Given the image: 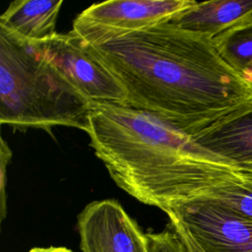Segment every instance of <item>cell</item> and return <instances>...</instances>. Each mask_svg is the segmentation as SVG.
Returning a JSON list of instances; mask_svg holds the SVG:
<instances>
[{
	"label": "cell",
	"mask_w": 252,
	"mask_h": 252,
	"mask_svg": "<svg viewBox=\"0 0 252 252\" xmlns=\"http://www.w3.org/2000/svg\"><path fill=\"white\" fill-rule=\"evenodd\" d=\"M77 224L83 252H151L147 233L116 200L88 204Z\"/></svg>",
	"instance_id": "52a82bcc"
},
{
	"label": "cell",
	"mask_w": 252,
	"mask_h": 252,
	"mask_svg": "<svg viewBox=\"0 0 252 252\" xmlns=\"http://www.w3.org/2000/svg\"><path fill=\"white\" fill-rule=\"evenodd\" d=\"M220 56L245 77L252 64V16L213 38Z\"/></svg>",
	"instance_id": "8fae6325"
},
{
	"label": "cell",
	"mask_w": 252,
	"mask_h": 252,
	"mask_svg": "<svg viewBox=\"0 0 252 252\" xmlns=\"http://www.w3.org/2000/svg\"><path fill=\"white\" fill-rule=\"evenodd\" d=\"M62 0L13 1L0 17V28L28 42L49 40L56 32Z\"/></svg>",
	"instance_id": "30bf717a"
},
{
	"label": "cell",
	"mask_w": 252,
	"mask_h": 252,
	"mask_svg": "<svg viewBox=\"0 0 252 252\" xmlns=\"http://www.w3.org/2000/svg\"><path fill=\"white\" fill-rule=\"evenodd\" d=\"M200 201L219 204L252 220V172L239 170Z\"/></svg>",
	"instance_id": "7c38bea8"
},
{
	"label": "cell",
	"mask_w": 252,
	"mask_h": 252,
	"mask_svg": "<svg viewBox=\"0 0 252 252\" xmlns=\"http://www.w3.org/2000/svg\"><path fill=\"white\" fill-rule=\"evenodd\" d=\"M83 44L124 87L125 105L191 137L252 102V82L226 63L212 38L168 22Z\"/></svg>",
	"instance_id": "6da1fadb"
},
{
	"label": "cell",
	"mask_w": 252,
	"mask_h": 252,
	"mask_svg": "<svg viewBox=\"0 0 252 252\" xmlns=\"http://www.w3.org/2000/svg\"><path fill=\"white\" fill-rule=\"evenodd\" d=\"M165 214L203 252H252V220L219 204L195 201Z\"/></svg>",
	"instance_id": "5b68a950"
},
{
	"label": "cell",
	"mask_w": 252,
	"mask_h": 252,
	"mask_svg": "<svg viewBox=\"0 0 252 252\" xmlns=\"http://www.w3.org/2000/svg\"><path fill=\"white\" fill-rule=\"evenodd\" d=\"M194 0H109L93 4L74 21L73 32L94 45L169 21Z\"/></svg>",
	"instance_id": "277c9868"
},
{
	"label": "cell",
	"mask_w": 252,
	"mask_h": 252,
	"mask_svg": "<svg viewBox=\"0 0 252 252\" xmlns=\"http://www.w3.org/2000/svg\"><path fill=\"white\" fill-rule=\"evenodd\" d=\"M151 252H200L198 246L170 223L160 232L147 233Z\"/></svg>",
	"instance_id": "4fadbf2b"
},
{
	"label": "cell",
	"mask_w": 252,
	"mask_h": 252,
	"mask_svg": "<svg viewBox=\"0 0 252 252\" xmlns=\"http://www.w3.org/2000/svg\"><path fill=\"white\" fill-rule=\"evenodd\" d=\"M29 252H74V251L63 246H48V247H33Z\"/></svg>",
	"instance_id": "9a60e30c"
},
{
	"label": "cell",
	"mask_w": 252,
	"mask_h": 252,
	"mask_svg": "<svg viewBox=\"0 0 252 252\" xmlns=\"http://www.w3.org/2000/svg\"><path fill=\"white\" fill-rule=\"evenodd\" d=\"M12 158V152L5 142V140L1 139V214L2 219L5 217V185H6V167Z\"/></svg>",
	"instance_id": "5bb4252c"
},
{
	"label": "cell",
	"mask_w": 252,
	"mask_h": 252,
	"mask_svg": "<svg viewBox=\"0 0 252 252\" xmlns=\"http://www.w3.org/2000/svg\"><path fill=\"white\" fill-rule=\"evenodd\" d=\"M87 134L113 181L164 213L205 199L240 170L169 123L125 104L93 103Z\"/></svg>",
	"instance_id": "7a4b0ae2"
},
{
	"label": "cell",
	"mask_w": 252,
	"mask_h": 252,
	"mask_svg": "<svg viewBox=\"0 0 252 252\" xmlns=\"http://www.w3.org/2000/svg\"><path fill=\"white\" fill-rule=\"evenodd\" d=\"M245 77L248 79V80H250L251 82H252V64H251V66L247 69V71L245 72Z\"/></svg>",
	"instance_id": "2e32d148"
},
{
	"label": "cell",
	"mask_w": 252,
	"mask_h": 252,
	"mask_svg": "<svg viewBox=\"0 0 252 252\" xmlns=\"http://www.w3.org/2000/svg\"><path fill=\"white\" fill-rule=\"evenodd\" d=\"M93 103L37 49L0 28V122L14 129L55 126L87 132Z\"/></svg>",
	"instance_id": "3957f363"
},
{
	"label": "cell",
	"mask_w": 252,
	"mask_h": 252,
	"mask_svg": "<svg viewBox=\"0 0 252 252\" xmlns=\"http://www.w3.org/2000/svg\"><path fill=\"white\" fill-rule=\"evenodd\" d=\"M192 138L232 166L252 172V102L228 113Z\"/></svg>",
	"instance_id": "ba28073f"
},
{
	"label": "cell",
	"mask_w": 252,
	"mask_h": 252,
	"mask_svg": "<svg viewBox=\"0 0 252 252\" xmlns=\"http://www.w3.org/2000/svg\"><path fill=\"white\" fill-rule=\"evenodd\" d=\"M251 16L252 0L195 1L167 22L186 32L213 39Z\"/></svg>",
	"instance_id": "9c48e42d"
},
{
	"label": "cell",
	"mask_w": 252,
	"mask_h": 252,
	"mask_svg": "<svg viewBox=\"0 0 252 252\" xmlns=\"http://www.w3.org/2000/svg\"><path fill=\"white\" fill-rule=\"evenodd\" d=\"M33 43L92 103H126L124 87L105 65L87 50L73 31Z\"/></svg>",
	"instance_id": "8992f818"
}]
</instances>
